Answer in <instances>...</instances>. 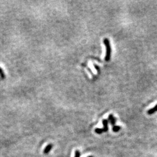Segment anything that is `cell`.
<instances>
[{"label":"cell","mask_w":157,"mask_h":157,"mask_svg":"<svg viewBox=\"0 0 157 157\" xmlns=\"http://www.w3.org/2000/svg\"><path fill=\"white\" fill-rule=\"evenodd\" d=\"M102 123L104 125V127L102 128V130L104 132H107L108 130V121L107 119H104L102 121Z\"/></svg>","instance_id":"cell-2"},{"label":"cell","mask_w":157,"mask_h":157,"mask_svg":"<svg viewBox=\"0 0 157 157\" xmlns=\"http://www.w3.org/2000/svg\"><path fill=\"white\" fill-rule=\"evenodd\" d=\"M0 77L2 78V79L4 80V78H5V73H4V72L3 71V70L2 68L0 67Z\"/></svg>","instance_id":"cell-6"},{"label":"cell","mask_w":157,"mask_h":157,"mask_svg":"<svg viewBox=\"0 0 157 157\" xmlns=\"http://www.w3.org/2000/svg\"><path fill=\"white\" fill-rule=\"evenodd\" d=\"M108 121L110 122V123L111 125H112L113 126H115V123H116V119L115 117H114V116H113V115L110 114L108 116Z\"/></svg>","instance_id":"cell-3"},{"label":"cell","mask_w":157,"mask_h":157,"mask_svg":"<svg viewBox=\"0 0 157 157\" xmlns=\"http://www.w3.org/2000/svg\"><path fill=\"white\" fill-rule=\"evenodd\" d=\"M104 44L106 48V54H105V61L108 62L111 57V47L110 42L108 38H105L104 40Z\"/></svg>","instance_id":"cell-1"},{"label":"cell","mask_w":157,"mask_h":157,"mask_svg":"<svg viewBox=\"0 0 157 157\" xmlns=\"http://www.w3.org/2000/svg\"><path fill=\"white\" fill-rule=\"evenodd\" d=\"M95 132H96V133L98 134V135H100V134H102L104 132H103L102 129H100V128H97V129H95Z\"/></svg>","instance_id":"cell-8"},{"label":"cell","mask_w":157,"mask_h":157,"mask_svg":"<svg viewBox=\"0 0 157 157\" xmlns=\"http://www.w3.org/2000/svg\"><path fill=\"white\" fill-rule=\"evenodd\" d=\"M94 67L96 69L97 71L99 72V71H100V68H99V67H98V66H97L96 65H94Z\"/></svg>","instance_id":"cell-10"},{"label":"cell","mask_w":157,"mask_h":157,"mask_svg":"<svg viewBox=\"0 0 157 157\" xmlns=\"http://www.w3.org/2000/svg\"><path fill=\"white\" fill-rule=\"evenodd\" d=\"M156 112H157V104L152 108L149 109V110L147 111V113L148 115H152Z\"/></svg>","instance_id":"cell-5"},{"label":"cell","mask_w":157,"mask_h":157,"mask_svg":"<svg viewBox=\"0 0 157 157\" xmlns=\"http://www.w3.org/2000/svg\"><path fill=\"white\" fill-rule=\"evenodd\" d=\"M120 129H121V127L119 126H113L112 128V130L113 132H119Z\"/></svg>","instance_id":"cell-7"},{"label":"cell","mask_w":157,"mask_h":157,"mask_svg":"<svg viewBox=\"0 0 157 157\" xmlns=\"http://www.w3.org/2000/svg\"><path fill=\"white\" fill-rule=\"evenodd\" d=\"M80 152L78 150H76L75 151V157H80Z\"/></svg>","instance_id":"cell-9"},{"label":"cell","mask_w":157,"mask_h":157,"mask_svg":"<svg viewBox=\"0 0 157 157\" xmlns=\"http://www.w3.org/2000/svg\"><path fill=\"white\" fill-rule=\"evenodd\" d=\"M53 145L52 144H49L48 145H47L45 147V149L44 150V154H48L49 152L51 151V150H52Z\"/></svg>","instance_id":"cell-4"},{"label":"cell","mask_w":157,"mask_h":157,"mask_svg":"<svg viewBox=\"0 0 157 157\" xmlns=\"http://www.w3.org/2000/svg\"><path fill=\"white\" fill-rule=\"evenodd\" d=\"M88 157H94V156H88Z\"/></svg>","instance_id":"cell-11"}]
</instances>
